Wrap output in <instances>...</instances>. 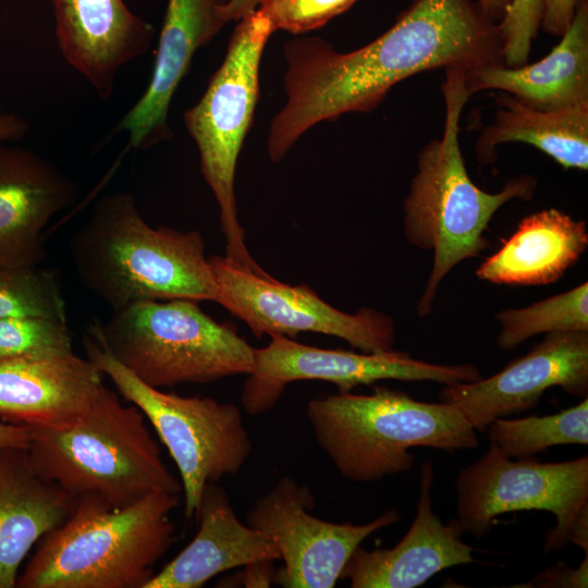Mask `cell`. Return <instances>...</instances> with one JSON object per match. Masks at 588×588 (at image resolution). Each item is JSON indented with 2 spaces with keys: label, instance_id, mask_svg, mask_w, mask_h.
I'll list each match as a JSON object with an SVG mask.
<instances>
[{
  "label": "cell",
  "instance_id": "1",
  "mask_svg": "<svg viewBox=\"0 0 588 588\" xmlns=\"http://www.w3.org/2000/svg\"><path fill=\"white\" fill-rule=\"evenodd\" d=\"M286 102L270 123L267 150L280 162L310 127L369 112L390 89L422 71L501 65L499 23L471 0H414L368 45L343 53L319 37L284 46Z\"/></svg>",
  "mask_w": 588,
  "mask_h": 588
},
{
  "label": "cell",
  "instance_id": "2",
  "mask_svg": "<svg viewBox=\"0 0 588 588\" xmlns=\"http://www.w3.org/2000/svg\"><path fill=\"white\" fill-rule=\"evenodd\" d=\"M70 253L82 284L112 310L148 301L222 304L200 232L151 226L130 193L100 197Z\"/></svg>",
  "mask_w": 588,
  "mask_h": 588
},
{
  "label": "cell",
  "instance_id": "3",
  "mask_svg": "<svg viewBox=\"0 0 588 588\" xmlns=\"http://www.w3.org/2000/svg\"><path fill=\"white\" fill-rule=\"evenodd\" d=\"M465 74L462 69H445L443 134L419 151L417 172L403 204L408 243L432 252L431 271L416 306L420 317L432 311L450 271L489 247L483 233L493 215L512 199H531L537 186L529 174L509 180L498 193H488L471 181L458 143L460 119L469 98Z\"/></svg>",
  "mask_w": 588,
  "mask_h": 588
},
{
  "label": "cell",
  "instance_id": "4",
  "mask_svg": "<svg viewBox=\"0 0 588 588\" xmlns=\"http://www.w3.org/2000/svg\"><path fill=\"white\" fill-rule=\"evenodd\" d=\"M180 493L152 492L125 506L77 498L70 515L46 534L21 588H145L174 541L171 512Z\"/></svg>",
  "mask_w": 588,
  "mask_h": 588
},
{
  "label": "cell",
  "instance_id": "5",
  "mask_svg": "<svg viewBox=\"0 0 588 588\" xmlns=\"http://www.w3.org/2000/svg\"><path fill=\"white\" fill-rule=\"evenodd\" d=\"M370 394L338 392L310 399L306 417L320 449L353 482H373L408 471L413 448L449 453L476 449L477 431L453 405L415 400L372 384Z\"/></svg>",
  "mask_w": 588,
  "mask_h": 588
},
{
  "label": "cell",
  "instance_id": "6",
  "mask_svg": "<svg viewBox=\"0 0 588 588\" xmlns=\"http://www.w3.org/2000/svg\"><path fill=\"white\" fill-rule=\"evenodd\" d=\"M29 431L27 453L36 471L75 498L125 506L152 492H182L144 414L107 385L75 424Z\"/></svg>",
  "mask_w": 588,
  "mask_h": 588
},
{
  "label": "cell",
  "instance_id": "7",
  "mask_svg": "<svg viewBox=\"0 0 588 588\" xmlns=\"http://www.w3.org/2000/svg\"><path fill=\"white\" fill-rule=\"evenodd\" d=\"M191 299L148 301L112 310L90 335L154 388L206 384L248 375L255 348L234 326L218 322Z\"/></svg>",
  "mask_w": 588,
  "mask_h": 588
},
{
  "label": "cell",
  "instance_id": "8",
  "mask_svg": "<svg viewBox=\"0 0 588 588\" xmlns=\"http://www.w3.org/2000/svg\"><path fill=\"white\" fill-rule=\"evenodd\" d=\"M225 57L199 101L184 114L196 143L200 169L217 200L225 237V255L255 272H265L245 244L237 218L235 171L259 97V68L273 33L267 15L256 9L237 21Z\"/></svg>",
  "mask_w": 588,
  "mask_h": 588
},
{
  "label": "cell",
  "instance_id": "9",
  "mask_svg": "<svg viewBox=\"0 0 588 588\" xmlns=\"http://www.w3.org/2000/svg\"><path fill=\"white\" fill-rule=\"evenodd\" d=\"M87 358L150 422L180 474L184 515H196L207 485L237 474L253 444L241 409L212 397L181 396L148 385L90 335L84 339Z\"/></svg>",
  "mask_w": 588,
  "mask_h": 588
},
{
  "label": "cell",
  "instance_id": "10",
  "mask_svg": "<svg viewBox=\"0 0 588 588\" xmlns=\"http://www.w3.org/2000/svg\"><path fill=\"white\" fill-rule=\"evenodd\" d=\"M457 519L476 538L488 535L494 519L517 511H547L555 526L546 532L543 552L569 542L588 555V456L542 463L510 458L490 443L485 454L463 468L456 480Z\"/></svg>",
  "mask_w": 588,
  "mask_h": 588
},
{
  "label": "cell",
  "instance_id": "11",
  "mask_svg": "<svg viewBox=\"0 0 588 588\" xmlns=\"http://www.w3.org/2000/svg\"><path fill=\"white\" fill-rule=\"evenodd\" d=\"M209 261L221 291V306L243 320L257 339L265 334L294 339L301 332H315L344 340L365 353L394 350V321L381 311L363 307L348 314L306 284L280 282L226 256H211Z\"/></svg>",
  "mask_w": 588,
  "mask_h": 588
},
{
  "label": "cell",
  "instance_id": "12",
  "mask_svg": "<svg viewBox=\"0 0 588 588\" xmlns=\"http://www.w3.org/2000/svg\"><path fill=\"white\" fill-rule=\"evenodd\" d=\"M270 338L267 346L255 348V365L241 393V404L252 415L270 411L285 388L296 381H324L334 384L338 392H348L382 380L449 385L482 378L470 363L433 364L395 350L357 353L306 345L279 334Z\"/></svg>",
  "mask_w": 588,
  "mask_h": 588
},
{
  "label": "cell",
  "instance_id": "13",
  "mask_svg": "<svg viewBox=\"0 0 588 588\" xmlns=\"http://www.w3.org/2000/svg\"><path fill=\"white\" fill-rule=\"evenodd\" d=\"M316 498L311 489L283 476L258 497L246 524L266 536L278 549L283 565L273 583L284 588H333L348 559L373 532L401 519L396 509L355 525L334 523L311 514Z\"/></svg>",
  "mask_w": 588,
  "mask_h": 588
},
{
  "label": "cell",
  "instance_id": "14",
  "mask_svg": "<svg viewBox=\"0 0 588 588\" xmlns=\"http://www.w3.org/2000/svg\"><path fill=\"white\" fill-rule=\"evenodd\" d=\"M588 394V331L546 333L527 354L499 372L473 382L444 385L440 401L456 407L476 431L497 418L534 408L543 393Z\"/></svg>",
  "mask_w": 588,
  "mask_h": 588
},
{
  "label": "cell",
  "instance_id": "15",
  "mask_svg": "<svg viewBox=\"0 0 588 588\" xmlns=\"http://www.w3.org/2000/svg\"><path fill=\"white\" fill-rule=\"evenodd\" d=\"M433 466L421 465L416 515L392 548L355 549L341 574L352 588H415L443 569L475 562L457 518L444 524L432 509Z\"/></svg>",
  "mask_w": 588,
  "mask_h": 588
},
{
  "label": "cell",
  "instance_id": "16",
  "mask_svg": "<svg viewBox=\"0 0 588 588\" xmlns=\"http://www.w3.org/2000/svg\"><path fill=\"white\" fill-rule=\"evenodd\" d=\"M105 375L72 353L0 360V421L62 429L90 408Z\"/></svg>",
  "mask_w": 588,
  "mask_h": 588
},
{
  "label": "cell",
  "instance_id": "17",
  "mask_svg": "<svg viewBox=\"0 0 588 588\" xmlns=\"http://www.w3.org/2000/svg\"><path fill=\"white\" fill-rule=\"evenodd\" d=\"M77 195L75 183L47 159L0 144V266H39L45 228Z\"/></svg>",
  "mask_w": 588,
  "mask_h": 588
},
{
  "label": "cell",
  "instance_id": "18",
  "mask_svg": "<svg viewBox=\"0 0 588 588\" xmlns=\"http://www.w3.org/2000/svg\"><path fill=\"white\" fill-rule=\"evenodd\" d=\"M54 34L64 60L102 100L119 71L150 47L154 27L123 0H51Z\"/></svg>",
  "mask_w": 588,
  "mask_h": 588
},
{
  "label": "cell",
  "instance_id": "19",
  "mask_svg": "<svg viewBox=\"0 0 588 588\" xmlns=\"http://www.w3.org/2000/svg\"><path fill=\"white\" fill-rule=\"evenodd\" d=\"M226 0H168L151 79L137 102L118 124L128 146L146 149L171 138L170 105L195 52L229 23Z\"/></svg>",
  "mask_w": 588,
  "mask_h": 588
},
{
  "label": "cell",
  "instance_id": "20",
  "mask_svg": "<svg viewBox=\"0 0 588 588\" xmlns=\"http://www.w3.org/2000/svg\"><path fill=\"white\" fill-rule=\"evenodd\" d=\"M195 516V537L145 588H200L225 571L280 560L266 536L238 519L226 491L217 483L206 486Z\"/></svg>",
  "mask_w": 588,
  "mask_h": 588
},
{
  "label": "cell",
  "instance_id": "21",
  "mask_svg": "<svg viewBox=\"0 0 588 588\" xmlns=\"http://www.w3.org/2000/svg\"><path fill=\"white\" fill-rule=\"evenodd\" d=\"M465 87L469 96L483 90L507 93L539 110L588 105V1L578 0L569 27L543 59L468 71Z\"/></svg>",
  "mask_w": 588,
  "mask_h": 588
},
{
  "label": "cell",
  "instance_id": "22",
  "mask_svg": "<svg viewBox=\"0 0 588 588\" xmlns=\"http://www.w3.org/2000/svg\"><path fill=\"white\" fill-rule=\"evenodd\" d=\"M76 501L36 471L27 449L0 451V588L16 586L25 556L70 515Z\"/></svg>",
  "mask_w": 588,
  "mask_h": 588
},
{
  "label": "cell",
  "instance_id": "23",
  "mask_svg": "<svg viewBox=\"0 0 588 588\" xmlns=\"http://www.w3.org/2000/svg\"><path fill=\"white\" fill-rule=\"evenodd\" d=\"M588 246L586 222L549 208L525 217L503 246L476 270L481 281L546 285L558 281Z\"/></svg>",
  "mask_w": 588,
  "mask_h": 588
},
{
  "label": "cell",
  "instance_id": "24",
  "mask_svg": "<svg viewBox=\"0 0 588 588\" xmlns=\"http://www.w3.org/2000/svg\"><path fill=\"white\" fill-rule=\"evenodd\" d=\"M494 100L500 108L476 144L479 162L492 163L499 145L518 142L536 147L564 169L588 170V105L539 110L503 91Z\"/></svg>",
  "mask_w": 588,
  "mask_h": 588
},
{
  "label": "cell",
  "instance_id": "25",
  "mask_svg": "<svg viewBox=\"0 0 588 588\" xmlns=\"http://www.w3.org/2000/svg\"><path fill=\"white\" fill-rule=\"evenodd\" d=\"M486 431L490 443L510 458L534 457L556 445H587L588 399L552 415L500 417Z\"/></svg>",
  "mask_w": 588,
  "mask_h": 588
},
{
  "label": "cell",
  "instance_id": "26",
  "mask_svg": "<svg viewBox=\"0 0 588 588\" xmlns=\"http://www.w3.org/2000/svg\"><path fill=\"white\" fill-rule=\"evenodd\" d=\"M495 319L500 324L497 344L503 351L540 333L588 331V283L523 308L500 310Z\"/></svg>",
  "mask_w": 588,
  "mask_h": 588
},
{
  "label": "cell",
  "instance_id": "27",
  "mask_svg": "<svg viewBox=\"0 0 588 588\" xmlns=\"http://www.w3.org/2000/svg\"><path fill=\"white\" fill-rule=\"evenodd\" d=\"M35 317L68 322L57 273L37 267L0 266V318Z\"/></svg>",
  "mask_w": 588,
  "mask_h": 588
},
{
  "label": "cell",
  "instance_id": "28",
  "mask_svg": "<svg viewBox=\"0 0 588 588\" xmlns=\"http://www.w3.org/2000/svg\"><path fill=\"white\" fill-rule=\"evenodd\" d=\"M72 352L68 322L35 317L0 318V360Z\"/></svg>",
  "mask_w": 588,
  "mask_h": 588
},
{
  "label": "cell",
  "instance_id": "29",
  "mask_svg": "<svg viewBox=\"0 0 588 588\" xmlns=\"http://www.w3.org/2000/svg\"><path fill=\"white\" fill-rule=\"evenodd\" d=\"M358 0H260L273 32L304 34L317 29L348 10Z\"/></svg>",
  "mask_w": 588,
  "mask_h": 588
},
{
  "label": "cell",
  "instance_id": "30",
  "mask_svg": "<svg viewBox=\"0 0 588 588\" xmlns=\"http://www.w3.org/2000/svg\"><path fill=\"white\" fill-rule=\"evenodd\" d=\"M542 15V0H512L499 23L505 66L515 68L527 63L532 41L541 27Z\"/></svg>",
  "mask_w": 588,
  "mask_h": 588
},
{
  "label": "cell",
  "instance_id": "31",
  "mask_svg": "<svg viewBox=\"0 0 588 588\" xmlns=\"http://www.w3.org/2000/svg\"><path fill=\"white\" fill-rule=\"evenodd\" d=\"M588 555H585L580 565L573 569L563 562L547 568L537 575L529 587H576L586 588L588 585Z\"/></svg>",
  "mask_w": 588,
  "mask_h": 588
},
{
  "label": "cell",
  "instance_id": "32",
  "mask_svg": "<svg viewBox=\"0 0 588 588\" xmlns=\"http://www.w3.org/2000/svg\"><path fill=\"white\" fill-rule=\"evenodd\" d=\"M577 2L578 0H542V30L561 37L573 21Z\"/></svg>",
  "mask_w": 588,
  "mask_h": 588
},
{
  "label": "cell",
  "instance_id": "33",
  "mask_svg": "<svg viewBox=\"0 0 588 588\" xmlns=\"http://www.w3.org/2000/svg\"><path fill=\"white\" fill-rule=\"evenodd\" d=\"M29 127V123L23 117L0 108V144L22 139Z\"/></svg>",
  "mask_w": 588,
  "mask_h": 588
},
{
  "label": "cell",
  "instance_id": "34",
  "mask_svg": "<svg viewBox=\"0 0 588 588\" xmlns=\"http://www.w3.org/2000/svg\"><path fill=\"white\" fill-rule=\"evenodd\" d=\"M29 438L27 427L0 421V451L9 448L27 449Z\"/></svg>",
  "mask_w": 588,
  "mask_h": 588
},
{
  "label": "cell",
  "instance_id": "35",
  "mask_svg": "<svg viewBox=\"0 0 588 588\" xmlns=\"http://www.w3.org/2000/svg\"><path fill=\"white\" fill-rule=\"evenodd\" d=\"M260 0H226L223 7L228 22H237L258 9Z\"/></svg>",
  "mask_w": 588,
  "mask_h": 588
},
{
  "label": "cell",
  "instance_id": "36",
  "mask_svg": "<svg viewBox=\"0 0 588 588\" xmlns=\"http://www.w3.org/2000/svg\"><path fill=\"white\" fill-rule=\"evenodd\" d=\"M512 0H478L477 4L482 13L494 23L504 17Z\"/></svg>",
  "mask_w": 588,
  "mask_h": 588
}]
</instances>
